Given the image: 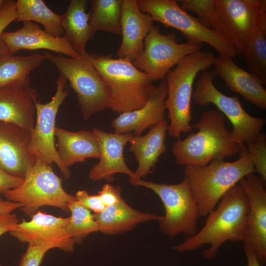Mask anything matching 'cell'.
Instances as JSON below:
<instances>
[{"instance_id":"5bb4252c","label":"cell","mask_w":266,"mask_h":266,"mask_svg":"<svg viewBox=\"0 0 266 266\" xmlns=\"http://www.w3.org/2000/svg\"><path fill=\"white\" fill-rule=\"evenodd\" d=\"M69 220V217H56L38 210L31 220L19 222L9 233L23 243L43 247L48 250L58 248L72 252L75 243L66 231Z\"/></svg>"},{"instance_id":"e0dca14e","label":"cell","mask_w":266,"mask_h":266,"mask_svg":"<svg viewBox=\"0 0 266 266\" xmlns=\"http://www.w3.org/2000/svg\"><path fill=\"white\" fill-rule=\"evenodd\" d=\"M92 132L99 142L100 156L99 162L89 171L90 179L94 181L104 180L112 182L114 180V175L120 173L134 177V172L127 165L123 155L124 148L133 133H107L96 128H93Z\"/></svg>"},{"instance_id":"d590c367","label":"cell","mask_w":266,"mask_h":266,"mask_svg":"<svg viewBox=\"0 0 266 266\" xmlns=\"http://www.w3.org/2000/svg\"><path fill=\"white\" fill-rule=\"evenodd\" d=\"M17 19L16 1L4 0L0 12V37L4 29Z\"/></svg>"},{"instance_id":"30bf717a","label":"cell","mask_w":266,"mask_h":266,"mask_svg":"<svg viewBox=\"0 0 266 266\" xmlns=\"http://www.w3.org/2000/svg\"><path fill=\"white\" fill-rule=\"evenodd\" d=\"M213 70L202 71L198 78L192 99L198 105L213 104L231 122L232 138L238 144L254 142L262 133L266 120L250 115L243 108L237 97H229L219 91L214 84Z\"/></svg>"},{"instance_id":"ba28073f","label":"cell","mask_w":266,"mask_h":266,"mask_svg":"<svg viewBox=\"0 0 266 266\" xmlns=\"http://www.w3.org/2000/svg\"><path fill=\"white\" fill-rule=\"evenodd\" d=\"M67 81L77 95V101L84 119L109 107V90L96 70L90 54L78 58L44 53Z\"/></svg>"},{"instance_id":"f1b7e54d","label":"cell","mask_w":266,"mask_h":266,"mask_svg":"<svg viewBox=\"0 0 266 266\" xmlns=\"http://www.w3.org/2000/svg\"><path fill=\"white\" fill-rule=\"evenodd\" d=\"M89 24L91 34L102 31L121 34L122 0H91Z\"/></svg>"},{"instance_id":"52a82bcc","label":"cell","mask_w":266,"mask_h":266,"mask_svg":"<svg viewBox=\"0 0 266 266\" xmlns=\"http://www.w3.org/2000/svg\"><path fill=\"white\" fill-rule=\"evenodd\" d=\"M129 181L134 186L152 190L161 200L165 215L158 221L162 233L172 238L180 233L187 237L198 232L199 209L186 178L175 184L157 183L135 177H130Z\"/></svg>"},{"instance_id":"8fae6325","label":"cell","mask_w":266,"mask_h":266,"mask_svg":"<svg viewBox=\"0 0 266 266\" xmlns=\"http://www.w3.org/2000/svg\"><path fill=\"white\" fill-rule=\"evenodd\" d=\"M140 10L149 14L154 21L180 31L187 42L213 47L220 56L240 57L238 51L211 29L204 26L196 17L182 9L175 0H137Z\"/></svg>"},{"instance_id":"f546056e","label":"cell","mask_w":266,"mask_h":266,"mask_svg":"<svg viewBox=\"0 0 266 266\" xmlns=\"http://www.w3.org/2000/svg\"><path fill=\"white\" fill-rule=\"evenodd\" d=\"M67 207L71 215L66 231L75 244H81L90 234L99 231L98 223L90 210L76 200L69 202Z\"/></svg>"},{"instance_id":"cb8c5ba5","label":"cell","mask_w":266,"mask_h":266,"mask_svg":"<svg viewBox=\"0 0 266 266\" xmlns=\"http://www.w3.org/2000/svg\"><path fill=\"white\" fill-rule=\"evenodd\" d=\"M55 136L57 138L59 158L66 168L88 158H100L99 143L92 132L85 130L71 132L56 127Z\"/></svg>"},{"instance_id":"277c9868","label":"cell","mask_w":266,"mask_h":266,"mask_svg":"<svg viewBox=\"0 0 266 266\" xmlns=\"http://www.w3.org/2000/svg\"><path fill=\"white\" fill-rule=\"evenodd\" d=\"M96 70L110 93L109 108L120 114L143 107L156 88L153 81L131 61L110 55L90 54Z\"/></svg>"},{"instance_id":"7a4b0ae2","label":"cell","mask_w":266,"mask_h":266,"mask_svg":"<svg viewBox=\"0 0 266 266\" xmlns=\"http://www.w3.org/2000/svg\"><path fill=\"white\" fill-rule=\"evenodd\" d=\"M192 128L198 131L172 144V152L179 166L203 167L213 160L239 154L241 144L233 139L226 127L225 116L219 111H204Z\"/></svg>"},{"instance_id":"ab89813d","label":"cell","mask_w":266,"mask_h":266,"mask_svg":"<svg viewBox=\"0 0 266 266\" xmlns=\"http://www.w3.org/2000/svg\"><path fill=\"white\" fill-rule=\"evenodd\" d=\"M21 207L22 205L20 203L3 200L0 196V214L11 213Z\"/></svg>"},{"instance_id":"e575fe53","label":"cell","mask_w":266,"mask_h":266,"mask_svg":"<svg viewBox=\"0 0 266 266\" xmlns=\"http://www.w3.org/2000/svg\"><path fill=\"white\" fill-rule=\"evenodd\" d=\"M75 196L81 205L95 214L102 212L106 207L98 195H90L85 190H79Z\"/></svg>"},{"instance_id":"8d00e7d4","label":"cell","mask_w":266,"mask_h":266,"mask_svg":"<svg viewBox=\"0 0 266 266\" xmlns=\"http://www.w3.org/2000/svg\"><path fill=\"white\" fill-rule=\"evenodd\" d=\"M98 195L105 207L117 203L123 199L121 188L108 183L102 186V189L98 192Z\"/></svg>"},{"instance_id":"83f0119b","label":"cell","mask_w":266,"mask_h":266,"mask_svg":"<svg viewBox=\"0 0 266 266\" xmlns=\"http://www.w3.org/2000/svg\"><path fill=\"white\" fill-rule=\"evenodd\" d=\"M16 21H34L43 26L44 30L55 37L64 36L61 15L52 11L42 0H18L16 1Z\"/></svg>"},{"instance_id":"ac0fdd59","label":"cell","mask_w":266,"mask_h":266,"mask_svg":"<svg viewBox=\"0 0 266 266\" xmlns=\"http://www.w3.org/2000/svg\"><path fill=\"white\" fill-rule=\"evenodd\" d=\"M0 40L11 55L21 50L46 49L68 57L81 56L73 50L65 35L55 37L32 21H25L23 27L14 32H4Z\"/></svg>"},{"instance_id":"74e56055","label":"cell","mask_w":266,"mask_h":266,"mask_svg":"<svg viewBox=\"0 0 266 266\" xmlns=\"http://www.w3.org/2000/svg\"><path fill=\"white\" fill-rule=\"evenodd\" d=\"M24 179L12 175L0 167V194L16 188L21 184Z\"/></svg>"},{"instance_id":"836d02e7","label":"cell","mask_w":266,"mask_h":266,"mask_svg":"<svg viewBox=\"0 0 266 266\" xmlns=\"http://www.w3.org/2000/svg\"><path fill=\"white\" fill-rule=\"evenodd\" d=\"M48 251L47 248L43 247L28 244L26 252L21 257L18 266H39Z\"/></svg>"},{"instance_id":"d6a6232c","label":"cell","mask_w":266,"mask_h":266,"mask_svg":"<svg viewBox=\"0 0 266 266\" xmlns=\"http://www.w3.org/2000/svg\"><path fill=\"white\" fill-rule=\"evenodd\" d=\"M255 171L266 181V134L261 133L254 142L246 143Z\"/></svg>"},{"instance_id":"44dd1931","label":"cell","mask_w":266,"mask_h":266,"mask_svg":"<svg viewBox=\"0 0 266 266\" xmlns=\"http://www.w3.org/2000/svg\"><path fill=\"white\" fill-rule=\"evenodd\" d=\"M213 66L216 75L223 79L230 91L257 107L266 109V90L256 76L239 67L230 57H216Z\"/></svg>"},{"instance_id":"4316f807","label":"cell","mask_w":266,"mask_h":266,"mask_svg":"<svg viewBox=\"0 0 266 266\" xmlns=\"http://www.w3.org/2000/svg\"><path fill=\"white\" fill-rule=\"evenodd\" d=\"M87 0H71L66 12L61 15V25L65 36L73 50L83 56L88 53L86 46L92 37L89 24V15L86 12Z\"/></svg>"},{"instance_id":"4fadbf2b","label":"cell","mask_w":266,"mask_h":266,"mask_svg":"<svg viewBox=\"0 0 266 266\" xmlns=\"http://www.w3.org/2000/svg\"><path fill=\"white\" fill-rule=\"evenodd\" d=\"M67 79L60 74L56 83L57 89L51 100L41 103L36 99L34 101L36 120L31 132L29 150L35 158L51 165L55 163L66 178L70 177L69 168L65 167L60 161L55 143V122L60 106L68 93L65 91Z\"/></svg>"},{"instance_id":"f35d334b","label":"cell","mask_w":266,"mask_h":266,"mask_svg":"<svg viewBox=\"0 0 266 266\" xmlns=\"http://www.w3.org/2000/svg\"><path fill=\"white\" fill-rule=\"evenodd\" d=\"M19 223L16 214L12 212L0 214V236L14 230Z\"/></svg>"},{"instance_id":"6da1fadb","label":"cell","mask_w":266,"mask_h":266,"mask_svg":"<svg viewBox=\"0 0 266 266\" xmlns=\"http://www.w3.org/2000/svg\"><path fill=\"white\" fill-rule=\"evenodd\" d=\"M248 210L247 197L237 183L225 194L217 206L208 214L202 228L172 249L185 252L209 244V248L203 251V256L209 260L213 259L224 242L242 241L248 225Z\"/></svg>"},{"instance_id":"9c48e42d","label":"cell","mask_w":266,"mask_h":266,"mask_svg":"<svg viewBox=\"0 0 266 266\" xmlns=\"http://www.w3.org/2000/svg\"><path fill=\"white\" fill-rule=\"evenodd\" d=\"M3 195L6 200L20 203L22 205L20 209L26 216L32 217L43 206L55 207L68 212V203L76 200L75 196L64 189L62 179L55 174L51 165L37 158L21 184Z\"/></svg>"},{"instance_id":"1f68e13d","label":"cell","mask_w":266,"mask_h":266,"mask_svg":"<svg viewBox=\"0 0 266 266\" xmlns=\"http://www.w3.org/2000/svg\"><path fill=\"white\" fill-rule=\"evenodd\" d=\"M177 1L182 9L186 12L194 13L204 26L211 29L215 0H181Z\"/></svg>"},{"instance_id":"5b68a950","label":"cell","mask_w":266,"mask_h":266,"mask_svg":"<svg viewBox=\"0 0 266 266\" xmlns=\"http://www.w3.org/2000/svg\"><path fill=\"white\" fill-rule=\"evenodd\" d=\"M215 58L211 52L200 50L186 56L166 74V108L170 120L167 131L171 137L179 139L181 133L192 131L193 83L199 72L213 66Z\"/></svg>"},{"instance_id":"2e32d148","label":"cell","mask_w":266,"mask_h":266,"mask_svg":"<svg viewBox=\"0 0 266 266\" xmlns=\"http://www.w3.org/2000/svg\"><path fill=\"white\" fill-rule=\"evenodd\" d=\"M31 132L13 123L0 121V167L24 178L35 158L31 154Z\"/></svg>"},{"instance_id":"ffe728a7","label":"cell","mask_w":266,"mask_h":266,"mask_svg":"<svg viewBox=\"0 0 266 266\" xmlns=\"http://www.w3.org/2000/svg\"><path fill=\"white\" fill-rule=\"evenodd\" d=\"M167 84L163 80L156 87L151 97L141 108L120 114L111 123L114 133L120 134L131 133L141 135L147 128H151L164 120L165 118Z\"/></svg>"},{"instance_id":"3957f363","label":"cell","mask_w":266,"mask_h":266,"mask_svg":"<svg viewBox=\"0 0 266 266\" xmlns=\"http://www.w3.org/2000/svg\"><path fill=\"white\" fill-rule=\"evenodd\" d=\"M239 154V158L232 162L217 159L203 167L185 166V177L196 201L200 217L207 216L227 192L242 178L255 172L244 143L241 144Z\"/></svg>"},{"instance_id":"8992f818","label":"cell","mask_w":266,"mask_h":266,"mask_svg":"<svg viewBox=\"0 0 266 266\" xmlns=\"http://www.w3.org/2000/svg\"><path fill=\"white\" fill-rule=\"evenodd\" d=\"M211 28L241 56L255 33L266 29V0H215Z\"/></svg>"},{"instance_id":"7402d4cb","label":"cell","mask_w":266,"mask_h":266,"mask_svg":"<svg viewBox=\"0 0 266 266\" xmlns=\"http://www.w3.org/2000/svg\"><path fill=\"white\" fill-rule=\"evenodd\" d=\"M36 99V92L30 87H0V121L14 124L31 132L35 124Z\"/></svg>"},{"instance_id":"7c38bea8","label":"cell","mask_w":266,"mask_h":266,"mask_svg":"<svg viewBox=\"0 0 266 266\" xmlns=\"http://www.w3.org/2000/svg\"><path fill=\"white\" fill-rule=\"evenodd\" d=\"M200 48L199 44L179 43L174 32L164 34L158 27L153 26L145 38L143 52L133 63L153 81L163 80L186 56Z\"/></svg>"},{"instance_id":"603a6c76","label":"cell","mask_w":266,"mask_h":266,"mask_svg":"<svg viewBox=\"0 0 266 266\" xmlns=\"http://www.w3.org/2000/svg\"><path fill=\"white\" fill-rule=\"evenodd\" d=\"M168 125L165 119L151 128L146 135L132 136L129 150L138 162L134 177L142 179L153 172L159 157L166 149L165 139Z\"/></svg>"},{"instance_id":"4dcf8cb0","label":"cell","mask_w":266,"mask_h":266,"mask_svg":"<svg viewBox=\"0 0 266 266\" xmlns=\"http://www.w3.org/2000/svg\"><path fill=\"white\" fill-rule=\"evenodd\" d=\"M248 69L266 85V29H259L242 52Z\"/></svg>"},{"instance_id":"484cf974","label":"cell","mask_w":266,"mask_h":266,"mask_svg":"<svg viewBox=\"0 0 266 266\" xmlns=\"http://www.w3.org/2000/svg\"><path fill=\"white\" fill-rule=\"evenodd\" d=\"M46 59L44 54L35 53L27 56L11 55L0 40V87H29L31 73Z\"/></svg>"},{"instance_id":"60d3db41","label":"cell","mask_w":266,"mask_h":266,"mask_svg":"<svg viewBox=\"0 0 266 266\" xmlns=\"http://www.w3.org/2000/svg\"><path fill=\"white\" fill-rule=\"evenodd\" d=\"M243 248L247 261V266H261L252 249L244 244Z\"/></svg>"},{"instance_id":"9a60e30c","label":"cell","mask_w":266,"mask_h":266,"mask_svg":"<svg viewBox=\"0 0 266 266\" xmlns=\"http://www.w3.org/2000/svg\"><path fill=\"white\" fill-rule=\"evenodd\" d=\"M266 181L251 173L238 182L249 203L248 225L242 241L252 249L261 266L266 263Z\"/></svg>"},{"instance_id":"b9f144b4","label":"cell","mask_w":266,"mask_h":266,"mask_svg":"<svg viewBox=\"0 0 266 266\" xmlns=\"http://www.w3.org/2000/svg\"><path fill=\"white\" fill-rule=\"evenodd\" d=\"M4 0H0V12L2 8L3 3H4Z\"/></svg>"},{"instance_id":"d6986e66","label":"cell","mask_w":266,"mask_h":266,"mask_svg":"<svg viewBox=\"0 0 266 266\" xmlns=\"http://www.w3.org/2000/svg\"><path fill=\"white\" fill-rule=\"evenodd\" d=\"M154 21L139 8L136 0H122L121 27L123 38L117 51L118 58L133 62L143 52L144 40Z\"/></svg>"},{"instance_id":"d4e9b609","label":"cell","mask_w":266,"mask_h":266,"mask_svg":"<svg viewBox=\"0 0 266 266\" xmlns=\"http://www.w3.org/2000/svg\"><path fill=\"white\" fill-rule=\"evenodd\" d=\"M93 215L98 223L99 231L108 235L126 233L140 223L158 220L161 217L135 209L123 199L118 203L106 207L102 212Z\"/></svg>"}]
</instances>
